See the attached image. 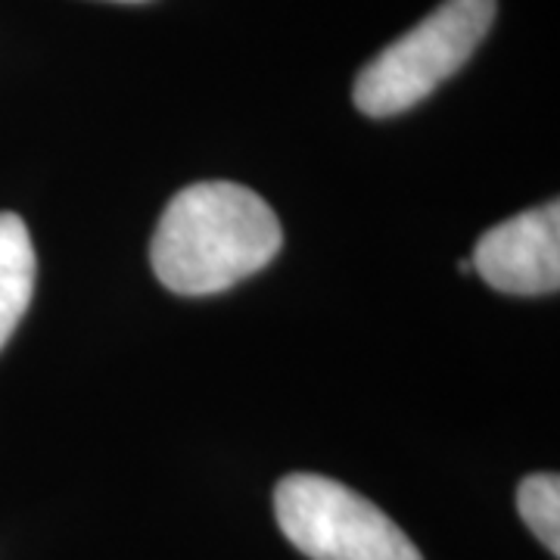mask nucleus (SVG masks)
<instances>
[{
	"label": "nucleus",
	"instance_id": "1",
	"mask_svg": "<svg viewBox=\"0 0 560 560\" xmlns=\"http://www.w3.org/2000/svg\"><path fill=\"white\" fill-rule=\"evenodd\" d=\"M280 243L278 215L256 190L234 180H202L165 206L150 261L172 293L212 296L261 271Z\"/></svg>",
	"mask_w": 560,
	"mask_h": 560
},
{
	"label": "nucleus",
	"instance_id": "4",
	"mask_svg": "<svg viewBox=\"0 0 560 560\" xmlns=\"http://www.w3.org/2000/svg\"><path fill=\"white\" fill-rule=\"evenodd\" d=\"M474 271L511 296H545L560 287V202L501 221L474 249Z\"/></svg>",
	"mask_w": 560,
	"mask_h": 560
},
{
	"label": "nucleus",
	"instance_id": "3",
	"mask_svg": "<svg viewBox=\"0 0 560 560\" xmlns=\"http://www.w3.org/2000/svg\"><path fill=\"white\" fill-rule=\"evenodd\" d=\"M280 533L312 560H423L374 501L318 474H290L275 489Z\"/></svg>",
	"mask_w": 560,
	"mask_h": 560
},
{
	"label": "nucleus",
	"instance_id": "5",
	"mask_svg": "<svg viewBox=\"0 0 560 560\" xmlns=\"http://www.w3.org/2000/svg\"><path fill=\"white\" fill-rule=\"evenodd\" d=\"M35 246L20 215L0 212V349L20 327L35 290Z\"/></svg>",
	"mask_w": 560,
	"mask_h": 560
},
{
	"label": "nucleus",
	"instance_id": "2",
	"mask_svg": "<svg viewBox=\"0 0 560 560\" xmlns=\"http://www.w3.org/2000/svg\"><path fill=\"white\" fill-rule=\"evenodd\" d=\"M495 10L499 0H442L427 20L361 69L352 88L355 106L371 119H389L427 101L477 54Z\"/></svg>",
	"mask_w": 560,
	"mask_h": 560
},
{
	"label": "nucleus",
	"instance_id": "7",
	"mask_svg": "<svg viewBox=\"0 0 560 560\" xmlns=\"http://www.w3.org/2000/svg\"><path fill=\"white\" fill-rule=\"evenodd\" d=\"M458 268H460V275H470V271H474V261L464 259V261H460V265H458Z\"/></svg>",
	"mask_w": 560,
	"mask_h": 560
},
{
	"label": "nucleus",
	"instance_id": "8",
	"mask_svg": "<svg viewBox=\"0 0 560 560\" xmlns=\"http://www.w3.org/2000/svg\"><path fill=\"white\" fill-rule=\"evenodd\" d=\"M128 3H140V0H128Z\"/></svg>",
	"mask_w": 560,
	"mask_h": 560
},
{
	"label": "nucleus",
	"instance_id": "6",
	"mask_svg": "<svg viewBox=\"0 0 560 560\" xmlns=\"http://www.w3.org/2000/svg\"><path fill=\"white\" fill-rule=\"evenodd\" d=\"M517 511L533 536L558 558L560 555V477L533 474L517 486Z\"/></svg>",
	"mask_w": 560,
	"mask_h": 560
}]
</instances>
